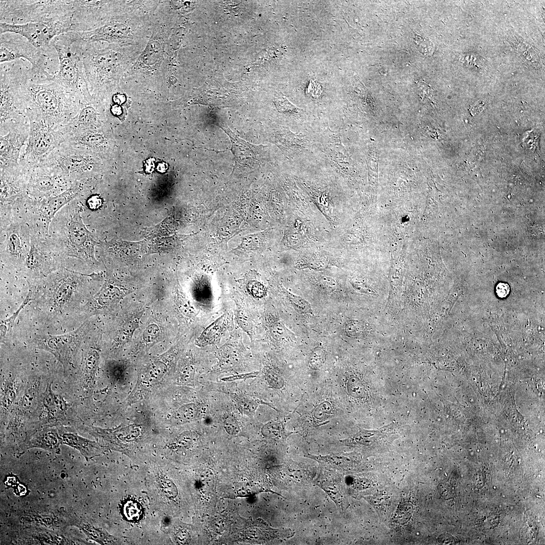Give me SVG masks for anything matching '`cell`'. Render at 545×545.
Instances as JSON below:
<instances>
[{"label": "cell", "mask_w": 545, "mask_h": 545, "mask_svg": "<svg viewBox=\"0 0 545 545\" xmlns=\"http://www.w3.org/2000/svg\"><path fill=\"white\" fill-rule=\"evenodd\" d=\"M52 75L32 68H25L21 81V97L27 118L40 119L62 128L76 116L82 103L52 80Z\"/></svg>", "instance_id": "obj_1"}, {"label": "cell", "mask_w": 545, "mask_h": 545, "mask_svg": "<svg viewBox=\"0 0 545 545\" xmlns=\"http://www.w3.org/2000/svg\"><path fill=\"white\" fill-rule=\"evenodd\" d=\"M78 198L56 214L50 223L49 235L62 256L94 261L95 242L82 221V206Z\"/></svg>", "instance_id": "obj_2"}, {"label": "cell", "mask_w": 545, "mask_h": 545, "mask_svg": "<svg viewBox=\"0 0 545 545\" xmlns=\"http://www.w3.org/2000/svg\"><path fill=\"white\" fill-rule=\"evenodd\" d=\"M77 32L61 34L55 37L50 44L58 56V70L51 79L73 93L83 103L87 97V83L83 64L76 46Z\"/></svg>", "instance_id": "obj_3"}, {"label": "cell", "mask_w": 545, "mask_h": 545, "mask_svg": "<svg viewBox=\"0 0 545 545\" xmlns=\"http://www.w3.org/2000/svg\"><path fill=\"white\" fill-rule=\"evenodd\" d=\"M29 134L21 153L19 165L30 169L42 162L65 141V127L57 128L42 120L27 118Z\"/></svg>", "instance_id": "obj_4"}, {"label": "cell", "mask_w": 545, "mask_h": 545, "mask_svg": "<svg viewBox=\"0 0 545 545\" xmlns=\"http://www.w3.org/2000/svg\"><path fill=\"white\" fill-rule=\"evenodd\" d=\"M29 225L17 209L1 218V253L12 260H26L30 247Z\"/></svg>", "instance_id": "obj_5"}, {"label": "cell", "mask_w": 545, "mask_h": 545, "mask_svg": "<svg viewBox=\"0 0 545 545\" xmlns=\"http://www.w3.org/2000/svg\"><path fill=\"white\" fill-rule=\"evenodd\" d=\"M24 68L16 64H1V125L26 117L20 94Z\"/></svg>", "instance_id": "obj_6"}, {"label": "cell", "mask_w": 545, "mask_h": 545, "mask_svg": "<svg viewBox=\"0 0 545 545\" xmlns=\"http://www.w3.org/2000/svg\"><path fill=\"white\" fill-rule=\"evenodd\" d=\"M88 160L84 148L64 142L39 165L54 171L73 184L83 180L89 166Z\"/></svg>", "instance_id": "obj_7"}, {"label": "cell", "mask_w": 545, "mask_h": 545, "mask_svg": "<svg viewBox=\"0 0 545 545\" xmlns=\"http://www.w3.org/2000/svg\"><path fill=\"white\" fill-rule=\"evenodd\" d=\"M27 117L1 125L0 169L19 165L21 153L29 134Z\"/></svg>", "instance_id": "obj_8"}, {"label": "cell", "mask_w": 545, "mask_h": 545, "mask_svg": "<svg viewBox=\"0 0 545 545\" xmlns=\"http://www.w3.org/2000/svg\"><path fill=\"white\" fill-rule=\"evenodd\" d=\"M1 216L9 214L28 198L27 170L19 165L0 169Z\"/></svg>", "instance_id": "obj_9"}, {"label": "cell", "mask_w": 545, "mask_h": 545, "mask_svg": "<svg viewBox=\"0 0 545 545\" xmlns=\"http://www.w3.org/2000/svg\"><path fill=\"white\" fill-rule=\"evenodd\" d=\"M73 184L42 165L27 170V192L30 199L40 200L60 194Z\"/></svg>", "instance_id": "obj_10"}, {"label": "cell", "mask_w": 545, "mask_h": 545, "mask_svg": "<svg viewBox=\"0 0 545 545\" xmlns=\"http://www.w3.org/2000/svg\"><path fill=\"white\" fill-rule=\"evenodd\" d=\"M68 32L60 23L29 22L20 24L0 23L1 35L7 33L19 34L42 51H46L52 39L58 35Z\"/></svg>", "instance_id": "obj_11"}, {"label": "cell", "mask_w": 545, "mask_h": 545, "mask_svg": "<svg viewBox=\"0 0 545 545\" xmlns=\"http://www.w3.org/2000/svg\"><path fill=\"white\" fill-rule=\"evenodd\" d=\"M61 256L49 235L31 233L30 250L25 262L33 274L41 276L49 272Z\"/></svg>", "instance_id": "obj_12"}, {"label": "cell", "mask_w": 545, "mask_h": 545, "mask_svg": "<svg viewBox=\"0 0 545 545\" xmlns=\"http://www.w3.org/2000/svg\"><path fill=\"white\" fill-rule=\"evenodd\" d=\"M42 52L27 40L26 41L20 38H14L12 36L10 38V36L6 35V33L1 35V64L24 58L31 63L33 69L48 72L46 70L45 57Z\"/></svg>", "instance_id": "obj_13"}, {"label": "cell", "mask_w": 545, "mask_h": 545, "mask_svg": "<svg viewBox=\"0 0 545 545\" xmlns=\"http://www.w3.org/2000/svg\"><path fill=\"white\" fill-rule=\"evenodd\" d=\"M295 268L322 271L338 265L339 256L323 246L294 251Z\"/></svg>", "instance_id": "obj_14"}, {"label": "cell", "mask_w": 545, "mask_h": 545, "mask_svg": "<svg viewBox=\"0 0 545 545\" xmlns=\"http://www.w3.org/2000/svg\"><path fill=\"white\" fill-rule=\"evenodd\" d=\"M79 329L70 334L49 336L38 341V346L53 353L64 365L72 364L79 344Z\"/></svg>", "instance_id": "obj_15"}, {"label": "cell", "mask_w": 545, "mask_h": 545, "mask_svg": "<svg viewBox=\"0 0 545 545\" xmlns=\"http://www.w3.org/2000/svg\"><path fill=\"white\" fill-rule=\"evenodd\" d=\"M42 403L45 422H57L65 417L67 405L61 396L54 394L51 390V384L48 385L43 395Z\"/></svg>", "instance_id": "obj_16"}, {"label": "cell", "mask_w": 545, "mask_h": 545, "mask_svg": "<svg viewBox=\"0 0 545 545\" xmlns=\"http://www.w3.org/2000/svg\"><path fill=\"white\" fill-rule=\"evenodd\" d=\"M62 441L64 443L78 449L87 456L92 454L94 449H96L95 443L72 433L64 434Z\"/></svg>", "instance_id": "obj_17"}, {"label": "cell", "mask_w": 545, "mask_h": 545, "mask_svg": "<svg viewBox=\"0 0 545 545\" xmlns=\"http://www.w3.org/2000/svg\"><path fill=\"white\" fill-rule=\"evenodd\" d=\"M60 439L57 433L53 430L43 431L30 442L32 447H41L49 450H54L58 448L60 443Z\"/></svg>", "instance_id": "obj_18"}, {"label": "cell", "mask_w": 545, "mask_h": 545, "mask_svg": "<svg viewBox=\"0 0 545 545\" xmlns=\"http://www.w3.org/2000/svg\"><path fill=\"white\" fill-rule=\"evenodd\" d=\"M308 279L314 285L327 292L334 291L338 286L336 278L325 274H312Z\"/></svg>", "instance_id": "obj_19"}, {"label": "cell", "mask_w": 545, "mask_h": 545, "mask_svg": "<svg viewBox=\"0 0 545 545\" xmlns=\"http://www.w3.org/2000/svg\"><path fill=\"white\" fill-rule=\"evenodd\" d=\"M98 358L96 351L92 352L88 356L85 364L83 384L86 390L92 388Z\"/></svg>", "instance_id": "obj_20"}, {"label": "cell", "mask_w": 545, "mask_h": 545, "mask_svg": "<svg viewBox=\"0 0 545 545\" xmlns=\"http://www.w3.org/2000/svg\"><path fill=\"white\" fill-rule=\"evenodd\" d=\"M2 405L5 410H8L12 405L16 397L14 384L9 382L6 384L3 395Z\"/></svg>", "instance_id": "obj_21"}, {"label": "cell", "mask_w": 545, "mask_h": 545, "mask_svg": "<svg viewBox=\"0 0 545 545\" xmlns=\"http://www.w3.org/2000/svg\"><path fill=\"white\" fill-rule=\"evenodd\" d=\"M416 48L423 55L428 56L432 54L433 45L429 39L418 34H415Z\"/></svg>", "instance_id": "obj_22"}, {"label": "cell", "mask_w": 545, "mask_h": 545, "mask_svg": "<svg viewBox=\"0 0 545 545\" xmlns=\"http://www.w3.org/2000/svg\"><path fill=\"white\" fill-rule=\"evenodd\" d=\"M289 296L291 303L297 311L302 313H311L310 306L304 299L290 293Z\"/></svg>", "instance_id": "obj_23"}, {"label": "cell", "mask_w": 545, "mask_h": 545, "mask_svg": "<svg viewBox=\"0 0 545 545\" xmlns=\"http://www.w3.org/2000/svg\"><path fill=\"white\" fill-rule=\"evenodd\" d=\"M275 103L278 109L280 111L290 112L296 110L295 106L284 97L277 98Z\"/></svg>", "instance_id": "obj_24"}, {"label": "cell", "mask_w": 545, "mask_h": 545, "mask_svg": "<svg viewBox=\"0 0 545 545\" xmlns=\"http://www.w3.org/2000/svg\"><path fill=\"white\" fill-rule=\"evenodd\" d=\"M324 354L323 351L317 349L312 354L310 359V363L313 366H319L324 360Z\"/></svg>", "instance_id": "obj_25"}, {"label": "cell", "mask_w": 545, "mask_h": 545, "mask_svg": "<svg viewBox=\"0 0 545 545\" xmlns=\"http://www.w3.org/2000/svg\"><path fill=\"white\" fill-rule=\"evenodd\" d=\"M496 290L498 296L500 298H504L509 295L510 292V287L507 283H500L497 285Z\"/></svg>", "instance_id": "obj_26"}, {"label": "cell", "mask_w": 545, "mask_h": 545, "mask_svg": "<svg viewBox=\"0 0 545 545\" xmlns=\"http://www.w3.org/2000/svg\"><path fill=\"white\" fill-rule=\"evenodd\" d=\"M86 204L91 209H96L101 205V200L98 196H93L88 199Z\"/></svg>", "instance_id": "obj_27"}, {"label": "cell", "mask_w": 545, "mask_h": 545, "mask_svg": "<svg viewBox=\"0 0 545 545\" xmlns=\"http://www.w3.org/2000/svg\"><path fill=\"white\" fill-rule=\"evenodd\" d=\"M257 373H258L257 372H252V373H247V374H243L238 375H236V376H230V377H228L223 378H222V379L223 380H225V381H232V380H236V379H244V378H247L254 377L257 375Z\"/></svg>", "instance_id": "obj_28"}, {"label": "cell", "mask_w": 545, "mask_h": 545, "mask_svg": "<svg viewBox=\"0 0 545 545\" xmlns=\"http://www.w3.org/2000/svg\"><path fill=\"white\" fill-rule=\"evenodd\" d=\"M310 93L314 95H318L320 94V87L319 85H317L316 83L311 82L310 84L309 89Z\"/></svg>", "instance_id": "obj_29"}, {"label": "cell", "mask_w": 545, "mask_h": 545, "mask_svg": "<svg viewBox=\"0 0 545 545\" xmlns=\"http://www.w3.org/2000/svg\"><path fill=\"white\" fill-rule=\"evenodd\" d=\"M484 104V103L483 102L475 104L471 108V113H473L474 115L480 113L483 110Z\"/></svg>", "instance_id": "obj_30"}, {"label": "cell", "mask_w": 545, "mask_h": 545, "mask_svg": "<svg viewBox=\"0 0 545 545\" xmlns=\"http://www.w3.org/2000/svg\"><path fill=\"white\" fill-rule=\"evenodd\" d=\"M113 100L116 103L122 104L125 101V97L123 94H115L113 96Z\"/></svg>", "instance_id": "obj_31"}, {"label": "cell", "mask_w": 545, "mask_h": 545, "mask_svg": "<svg viewBox=\"0 0 545 545\" xmlns=\"http://www.w3.org/2000/svg\"><path fill=\"white\" fill-rule=\"evenodd\" d=\"M111 110L112 113L116 116H120L122 114V108L118 104L112 105Z\"/></svg>", "instance_id": "obj_32"}]
</instances>
